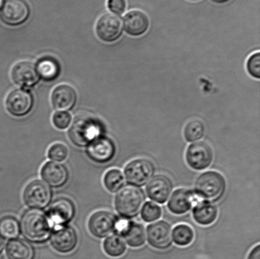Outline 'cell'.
I'll return each mask as SVG.
<instances>
[{
	"instance_id": "6da1fadb",
	"label": "cell",
	"mask_w": 260,
	"mask_h": 259,
	"mask_svg": "<svg viewBox=\"0 0 260 259\" xmlns=\"http://www.w3.org/2000/svg\"><path fill=\"white\" fill-rule=\"evenodd\" d=\"M103 134V127L90 116L76 117L68 132L71 143L79 147L88 146Z\"/></svg>"
},
{
	"instance_id": "7a4b0ae2",
	"label": "cell",
	"mask_w": 260,
	"mask_h": 259,
	"mask_svg": "<svg viewBox=\"0 0 260 259\" xmlns=\"http://www.w3.org/2000/svg\"><path fill=\"white\" fill-rule=\"evenodd\" d=\"M146 199L141 188L126 186L119 190L114 199V206L119 215L125 219H132L139 215Z\"/></svg>"
},
{
	"instance_id": "3957f363",
	"label": "cell",
	"mask_w": 260,
	"mask_h": 259,
	"mask_svg": "<svg viewBox=\"0 0 260 259\" xmlns=\"http://www.w3.org/2000/svg\"><path fill=\"white\" fill-rule=\"evenodd\" d=\"M193 190L204 200L213 203L218 202L225 194L226 179L220 172L206 171L196 179Z\"/></svg>"
},
{
	"instance_id": "277c9868",
	"label": "cell",
	"mask_w": 260,
	"mask_h": 259,
	"mask_svg": "<svg viewBox=\"0 0 260 259\" xmlns=\"http://www.w3.org/2000/svg\"><path fill=\"white\" fill-rule=\"evenodd\" d=\"M20 228L27 240L41 243L49 237L52 227L47 215L37 210H29L23 214Z\"/></svg>"
},
{
	"instance_id": "5b68a950",
	"label": "cell",
	"mask_w": 260,
	"mask_h": 259,
	"mask_svg": "<svg viewBox=\"0 0 260 259\" xmlns=\"http://www.w3.org/2000/svg\"><path fill=\"white\" fill-rule=\"evenodd\" d=\"M155 166L151 160L139 158L126 164L124 174L127 182L131 186L142 187L154 176Z\"/></svg>"
},
{
	"instance_id": "8992f818",
	"label": "cell",
	"mask_w": 260,
	"mask_h": 259,
	"mask_svg": "<svg viewBox=\"0 0 260 259\" xmlns=\"http://www.w3.org/2000/svg\"><path fill=\"white\" fill-rule=\"evenodd\" d=\"M213 158L212 148L204 141L193 142L186 150V162L195 171H201L208 169L212 164Z\"/></svg>"
},
{
	"instance_id": "52a82bcc",
	"label": "cell",
	"mask_w": 260,
	"mask_h": 259,
	"mask_svg": "<svg viewBox=\"0 0 260 259\" xmlns=\"http://www.w3.org/2000/svg\"><path fill=\"white\" fill-rule=\"evenodd\" d=\"M114 232L123 238L130 247H142L146 242V230L144 226L134 220L123 217L118 219Z\"/></svg>"
},
{
	"instance_id": "ba28073f",
	"label": "cell",
	"mask_w": 260,
	"mask_h": 259,
	"mask_svg": "<svg viewBox=\"0 0 260 259\" xmlns=\"http://www.w3.org/2000/svg\"><path fill=\"white\" fill-rule=\"evenodd\" d=\"M52 194L49 187L44 182L35 179L25 187L23 192V200L28 207L32 209H44L50 202Z\"/></svg>"
},
{
	"instance_id": "9c48e42d",
	"label": "cell",
	"mask_w": 260,
	"mask_h": 259,
	"mask_svg": "<svg viewBox=\"0 0 260 259\" xmlns=\"http://www.w3.org/2000/svg\"><path fill=\"white\" fill-rule=\"evenodd\" d=\"M147 242L155 249L164 250L172 245V227L164 220L153 222L146 229Z\"/></svg>"
},
{
	"instance_id": "30bf717a",
	"label": "cell",
	"mask_w": 260,
	"mask_h": 259,
	"mask_svg": "<svg viewBox=\"0 0 260 259\" xmlns=\"http://www.w3.org/2000/svg\"><path fill=\"white\" fill-rule=\"evenodd\" d=\"M168 208L173 214L183 215L204 200L194 190L181 188L172 192L168 199Z\"/></svg>"
},
{
	"instance_id": "8fae6325",
	"label": "cell",
	"mask_w": 260,
	"mask_h": 259,
	"mask_svg": "<svg viewBox=\"0 0 260 259\" xmlns=\"http://www.w3.org/2000/svg\"><path fill=\"white\" fill-rule=\"evenodd\" d=\"M118 218L108 210H99L89 218L88 228L94 237L104 238L108 237L115 230Z\"/></svg>"
},
{
	"instance_id": "7c38bea8",
	"label": "cell",
	"mask_w": 260,
	"mask_h": 259,
	"mask_svg": "<svg viewBox=\"0 0 260 259\" xmlns=\"http://www.w3.org/2000/svg\"><path fill=\"white\" fill-rule=\"evenodd\" d=\"M174 185L167 175H154L148 182L145 192L149 199L159 204H164L170 199Z\"/></svg>"
},
{
	"instance_id": "4fadbf2b",
	"label": "cell",
	"mask_w": 260,
	"mask_h": 259,
	"mask_svg": "<svg viewBox=\"0 0 260 259\" xmlns=\"http://www.w3.org/2000/svg\"><path fill=\"white\" fill-rule=\"evenodd\" d=\"M95 32L103 42L111 43L118 40L123 32L120 17L110 13L102 15L96 22Z\"/></svg>"
},
{
	"instance_id": "5bb4252c",
	"label": "cell",
	"mask_w": 260,
	"mask_h": 259,
	"mask_svg": "<svg viewBox=\"0 0 260 259\" xmlns=\"http://www.w3.org/2000/svg\"><path fill=\"white\" fill-rule=\"evenodd\" d=\"M76 209L72 200L68 198L60 197L55 200L48 210L47 216L52 227H62L72 220Z\"/></svg>"
},
{
	"instance_id": "9a60e30c",
	"label": "cell",
	"mask_w": 260,
	"mask_h": 259,
	"mask_svg": "<svg viewBox=\"0 0 260 259\" xmlns=\"http://www.w3.org/2000/svg\"><path fill=\"white\" fill-rule=\"evenodd\" d=\"M30 14L29 5L25 0H7L3 5L0 17L9 25H18L26 21Z\"/></svg>"
},
{
	"instance_id": "2e32d148",
	"label": "cell",
	"mask_w": 260,
	"mask_h": 259,
	"mask_svg": "<svg viewBox=\"0 0 260 259\" xmlns=\"http://www.w3.org/2000/svg\"><path fill=\"white\" fill-rule=\"evenodd\" d=\"M78 242L77 233L68 226L56 227L51 237V245L53 249L63 254L73 252Z\"/></svg>"
},
{
	"instance_id": "e0dca14e",
	"label": "cell",
	"mask_w": 260,
	"mask_h": 259,
	"mask_svg": "<svg viewBox=\"0 0 260 259\" xmlns=\"http://www.w3.org/2000/svg\"><path fill=\"white\" fill-rule=\"evenodd\" d=\"M5 105L7 110L12 116H24L29 113L32 107V95L24 89H15L8 95Z\"/></svg>"
},
{
	"instance_id": "ac0fdd59",
	"label": "cell",
	"mask_w": 260,
	"mask_h": 259,
	"mask_svg": "<svg viewBox=\"0 0 260 259\" xmlns=\"http://www.w3.org/2000/svg\"><path fill=\"white\" fill-rule=\"evenodd\" d=\"M86 152L91 161L98 164H106L115 156L116 146L111 139L101 136L89 144Z\"/></svg>"
},
{
	"instance_id": "d6986e66",
	"label": "cell",
	"mask_w": 260,
	"mask_h": 259,
	"mask_svg": "<svg viewBox=\"0 0 260 259\" xmlns=\"http://www.w3.org/2000/svg\"><path fill=\"white\" fill-rule=\"evenodd\" d=\"M11 78L17 85L31 87L39 80L37 66L30 61H20L13 66Z\"/></svg>"
},
{
	"instance_id": "ffe728a7",
	"label": "cell",
	"mask_w": 260,
	"mask_h": 259,
	"mask_svg": "<svg viewBox=\"0 0 260 259\" xmlns=\"http://www.w3.org/2000/svg\"><path fill=\"white\" fill-rule=\"evenodd\" d=\"M41 176L51 187L60 188L68 182L69 172L63 164L55 162H47L41 169Z\"/></svg>"
},
{
	"instance_id": "44dd1931",
	"label": "cell",
	"mask_w": 260,
	"mask_h": 259,
	"mask_svg": "<svg viewBox=\"0 0 260 259\" xmlns=\"http://www.w3.org/2000/svg\"><path fill=\"white\" fill-rule=\"evenodd\" d=\"M77 95L72 86L66 84L58 85L51 95V102L53 108L58 111H67L72 108L76 103Z\"/></svg>"
},
{
	"instance_id": "7402d4cb",
	"label": "cell",
	"mask_w": 260,
	"mask_h": 259,
	"mask_svg": "<svg viewBox=\"0 0 260 259\" xmlns=\"http://www.w3.org/2000/svg\"><path fill=\"white\" fill-rule=\"evenodd\" d=\"M123 24L127 34L139 36L149 29V20L145 13L140 10H132L124 16Z\"/></svg>"
},
{
	"instance_id": "603a6c76",
	"label": "cell",
	"mask_w": 260,
	"mask_h": 259,
	"mask_svg": "<svg viewBox=\"0 0 260 259\" xmlns=\"http://www.w3.org/2000/svg\"><path fill=\"white\" fill-rule=\"evenodd\" d=\"M218 209L215 204L203 200L192 208V217L197 224L203 227L213 224L217 219Z\"/></svg>"
},
{
	"instance_id": "cb8c5ba5",
	"label": "cell",
	"mask_w": 260,
	"mask_h": 259,
	"mask_svg": "<svg viewBox=\"0 0 260 259\" xmlns=\"http://www.w3.org/2000/svg\"><path fill=\"white\" fill-rule=\"evenodd\" d=\"M6 253L9 259H33L34 257L32 247L20 239L9 241L6 246Z\"/></svg>"
},
{
	"instance_id": "d4e9b609",
	"label": "cell",
	"mask_w": 260,
	"mask_h": 259,
	"mask_svg": "<svg viewBox=\"0 0 260 259\" xmlns=\"http://www.w3.org/2000/svg\"><path fill=\"white\" fill-rule=\"evenodd\" d=\"M38 75L45 81H53L60 73V66L57 60L51 57L43 58L37 66Z\"/></svg>"
},
{
	"instance_id": "484cf974",
	"label": "cell",
	"mask_w": 260,
	"mask_h": 259,
	"mask_svg": "<svg viewBox=\"0 0 260 259\" xmlns=\"http://www.w3.org/2000/svg\"><path fill=\"white\" fill-rule=\"evenodd\" d=\"M104 252L109 257L113 258L120 257L125 253L127 247L126 243L123 238L118 235L109 236L104 240L103 243Z\"/></svg>"
},
{
	"instance_id": "4316f807",
	"label": "cell",
	"mask_w": 260,
	"mask_h": 259,
	"mask_svg": "<svg viewBox=\"0 0 260 259\" xmlns=\"http://www.w3.org/2000/svg\"><path fill=\"white\" fill-rule=\"evenodd\" d=\"M194 232L187 225L180 224L173 228L172 239L175 244L180 247H187L194 240Z\"/></svg>"
},
{
	"instance_id": "83f0119b",
	"label": "cell",
	"mask_w": 260,
	"mask_h": 259,
	"mask_svg": "<svg viewBox=\"0 0 260 259\" xmlns=\"http://www.w3.org/2000/svg\"><path fill=\"white\" fill-rule=\"evenodd\" d=\"M103 182L104 187L109 192H118L124 185L123 172L118 169L109 170L104 175Z\"/></svg>"
},
{
	"instance_id": "f1b7e54d",
	"label": "cell",
	"mask_w": 260,
	"mask_h": 259,
	"mask_svg": "<svg viewBox=\"0 0 260 259\" xmlns=\"http://www.w3.org/2000/svg\"><path fill=\"white\" fill-rule=\"evenodd\" d=\"M205 126L200 119H193L188 122L183 129V136L187 142H196L203 138Z\"/></svg>"
},
{
	"instance_id": "f546056e",
	"label": "cell",
	"mask_w": 260,
	"mask_h": 259,
	"mask_svg": "<svg viewBox=\"0 0 260 259\" xmlns=\"http://www.w3.org/2000/svg\"><path fill=\"white\" fill-rule=\"evenodd\" d=\"M19 223L15 217L5 216L0 219V234L7 238H15L19 234Z\"/></svg>"
},
{
	"instance_id": "4dcf8cb0",
	"label": "cell",
	"mask_w": 260,
	"mask_h": 259,
	"mask_svg": "<svg viewBox=\"0 0 260 259\" xmlns=\"http://www.w3.org/2000/svg\"><path fill=\"white\" fill-rule=\"evenodd\" d=\"M140 214L144 222L153 223L161 217L162 210L161 207L156 203L147 201L143 205Z\"/></svg>"
},
{
	"instance_id": "1f68e13d",
	"label": "cell",
	"mask_w": 260,
	"mask_h": 259,
	"mask_svg": "<svg viewBox=\"0 0 260 259\" xmlns=\"http://www.w3.org/2000/svg\"><path fill=\"white\" fill-rule=\"evenodd\" d=\"M69 151L64 144L56 143L51 145L48 151V157L52 161L62 162L68 159Z\"/></svg>"
},
{
	"instance_id": "d6a6232c",
	"label": "cell",
	"mask_w": 260,
	"mask_h": 259,
	"mask_svg": "<svg viewBox=\"0 0 260 259\" xmlns=\"http://www.w3.org/2000/svg\"><path fill=\"white\" fill-rule=\"evenodd\" d=\"M246 68L252 77L260 78V53L256 52L249 57L246 63Z\"/></svg>"
},
{
	"instance_id": "836d02e7",
	"label": "cell",
	"mask_w": 260,
	"mask_h": 259,
	"mask_svg": "<svg viewBox=\"0 0 260 259\" xmlns=\"http://www.w3.org/2000/svg\"><path fill=\"white\" fill-rule=\"evenodd\" d=\"M53 125L58 129H67L71 123V116L68 112L58 111L53 114Z\"/></svg>"
},
{
	"instance_id": "e575fe53",
	"label": "cell",
	"mask_w": 260,
	"mask_h": 259,
	"mask_svg": "<svg viewBox=\"0 0 260 259\" xmlns=\"http://www.w3.org/2000/svg\"><path fill=\"white\" fill-rule=\"evenodd\" d=\"M108 7L114 14H122L125 11L126 3L125 0H108Z\"/></svg>"
},
{
	"instance_id": "d590c367",
	"label": "cell",
	"mask_w": 260,
	"mask_h": 259,
	"mask_svg": "<svg viewBox=\"0 0 260 259\" xmlns=\"http://www.w3.org/2000/svg\"><path fill=\"white\" fill-rule=\"evenodd\" d=\"M247 259H260V245H256L252 248Z\"/></svg>"
},
{
	"instance_id": "8d00e7d4",
	"label": "cell",
	"mask_w": 260,
	"mask_h": 259,
	"mask_svg": "<svg viewBox=\"0 0 260 259\" xmlns=\"http://www.w3.org/2000/svg\"><path fill=\"white\" fill-rule=\"evenodd\" d=\"M5 245V241L4 238L2 237V235H0V252L3 249V248H4Z\"/></svg>"
},
{
	"instance_id": "74e56055",
	"label": "cell",
	"mask_w": 260,
	"mask_h": 259,
	"mask_svg": "<svg viewBox=\"0 0 260 259\" xmlns=\"http://www.w3.org/2000/svg\"><path fill=\"white\" fill-rule=\"evenodd\" d=\"M212 1L216 3H219V4H222V3L226 2L229 1V0H212Z\"/></svg>"
},
{
	"instance_id": "f35d334b",
	"label": "cell",
	"mask_w": 260,
	"mask_h": 259,
	"mask_svg": "<svg viewBox=\"0 0 260 259\" xmlns=\"http://www.w3.org/2000/svg\"><path fill=\"white\" fill-rule=\"evenodd\" d=\"M4 0H0V9H1V8L3 6V5H4Z\"/></svg>"
}]
</instances>
